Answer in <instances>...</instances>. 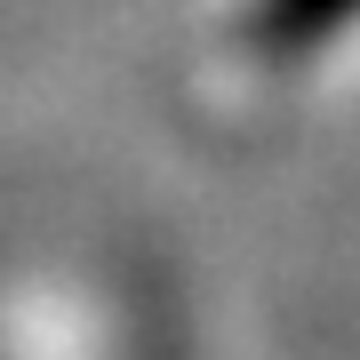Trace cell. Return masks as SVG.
<instances>
[{
    "mask_svg": "<svg viewBox=\"0 0 360 360\" xmlns=\"http://www.w3.org/2000/svg\"><path fill=\"white\" fill-rule=\"evenodd\" d=\"M352 8L360 0H272L264 8V40H321V32L345 25Z\"/></svg>",
    "mask_w": 360,
    "mask_h": 360,
    "instance_id": "cell-1",
    "label": "cell"
}]
</instances>
